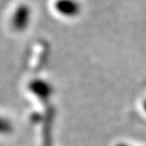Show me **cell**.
<instances>
[{
  "label": "cell",
  "mask_w": 146,
  "mask_h": 146,
  "mask_svg": "<svg viewBox=\"0 0 146 146\" xmlns=\"http://www.w3.org/2000/svg\"><path fill=\"white\" fill-rule=\"evenodd\" d=\"M31 89L34 93L36 94L38 98L44 100L48 99L50 96V94L52 92V89L50 87V84L43 81H35L31 84Z\"/></svg>",
  "instance_id": "cell-2"
},
{
  "label": "cell",
  "mask_w": 146,
  "mask_h": 146,
  "mask_svg": "<svg viewBox=\"0 0 146 146\" xmlns=\"http://www.w3.org/2000/svg\"><path fill=\"white\" fill-rule=\"evenodd\" d=\"M144 110H145V111H146V101L144 102Z\"/></svg>",
  "instance_id": "cell-4"
},
{
  "label": "cell",
  "mask_w": 146,
  "mask_h": 146,
  "mask_svg": "<svg viewBox=\"0 0 146 146\" xmlns=\"http://www.w3.org/2000/svg\"><path fill=\"white\" fill-rule=\"evenodd\" d=\"M55 8L64 15H76L79 12V5L75 0H58Z\"/></svg>",
  "instance_id": "cell-1"
},
{
  "label": "cell",
  "mask_w": 146,
  "mask_h": 146,
  "mask_svg": "<svg viewBox=\"0 0 146 146\" xmlns=\"http://www.w3.org/2000/svg\"><path fill=\"white\" fill-rule=\"evenodd\" d=\"M117 146H129V145H125V144H119V145H117Z\"/></svg>",
  "instance_id": "cell-5"
},
{
  "label": "cell",
  "mask_w": 146,
  "mask_h": 146,
  "mask_svg": "<svg viewBox=\"0 0 146 146\" xmlns=\"http://www.w3.org/2000/svg\"><path fill=\"white\" fill-rule=\"evenodd\" d=\"M13 125L8 119L0 117V134H9L12 132Z\"/></svg>",
  "instance_id": "cell-3"
}]
</instances>
